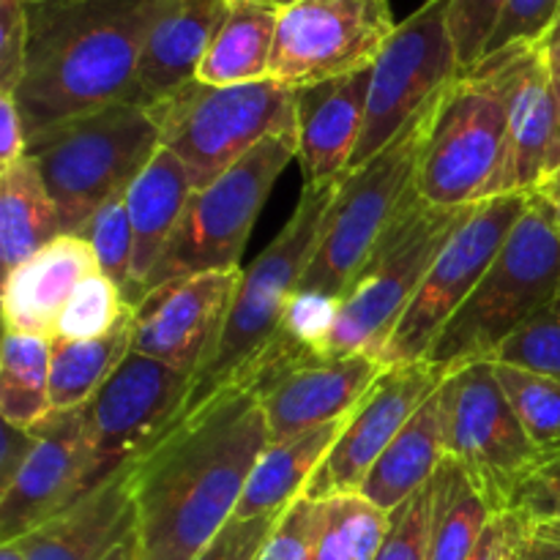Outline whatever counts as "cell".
<instances>
[{"label":"cell","mask_w":560,"mask_h":560,"mask_svg":"<svg viewBox=\"0 0 560 560\" xmlns=\"http://www.w3.org/2000/svg\"><path fill=\"white\" fill-rule=\"evenodd\" d=\"M299 156V135H277L252 148L241 162L189 197L184 217L153 268L148 293L178 279L238 268L241 252L273 184Z\"/></svg>","instance_id":"obj_9"},{"label":"cell","mask_w":560,"mask_h":560,"mask_svg":"<svg viewBox=\"0 0 560 560\" xmlns=\"http://www.w3.org/2000/svg\"><path fill=\"white\" fill-rule=\"evenodd\" d=\"M262 3H271V5H279V9H284V5L299 3V0H262Z\"/></svg>","instance_id":"obj_53"},{"label":"cell","mask_w":560,"mask_h":560,"mask_svg":"<svg viewBox=\"0 0 560 560\" xmlns=\"http://www.w3.org/2000/svg\"><path fill=\"white\" fill-rule=\"evenodd\" d=\"M525 541H528V517L517 509H506L492 517L468 560H525Z\"/></svg>","instance_id":"obj_44"},{"label":"cell","mask_w":560,"mask_h":560,"mask_svg":"<svg viewBox=\"0 0 560 560\" xmlns=\"http://www.w3.org/2000/svg\"><path fill=\"white\" fill-rule=\"evenodd\" d=\"M550 312H556V315H560V293H558V299H556V304H552V310Z\"/></svg>","instance_id":"obj_54"},{"label":"cell","mask_w":560,"mask_h":560,"mask_svg":"<svg viewBox=\"0 0 560 560\" xmlns=\"http://www.w3.org/2000/svg\"><path fill=\"white\" fill-rule=\"evenodd\" d=\"M170 0H27L25 71L14 98L33 135L135 98L137 66Z\"/></svg>","instance_id":"obj_2"},{"label":"cell","mask_w":560,"mask_h":560,"mask_svg":"<svg viewBox=\"0 0 560 560\" xmlns=\"http://www.w3.org/2000/svg\"><path fill=\"white\" fill-rule=\"evenodd\" d=\"M446 457V441H443V410L441 394H432L399 435L388 443L386 452L370 470L361 485L359 495L375 503L383 512H394L402 506L410 495L430 485L438 465Z\"/></svg>","instance_id":"obj_27"},{"label":"cell","mask_w":560,"mask_h":560,"mask_svg":"<svg viewBox=\"0 0 560 560\" xmlns=\"http://www.w3.org/2000/svg\"><path fill=\"white\" fill-rule=\"evenodd\" d=\"M82 238L91 244L98 262V271H102L109 282L118 284L120 293H124L131 273V252H135L126 191L109 197V200L93 213L88 228L82 230Z\"/></svg>","instance_id":"obj_36"},{"label":"cell","mask_w":560,"mask_h":560,"mask_svg":"<svg viewBox=\"0 0 560 560\" xmlns=\"http://www.w3.org/2000/svg\"><path fill=\"white\" fill-rule=\"evenodd\" d=\"M375 560H432V479L388 512V530Z\"/></svg>","instance_id":"obj_38"},{"label":"cell","mask_w":560,"mask_h":560,"mask_svg":"<svg viewBox=\"0 0 560 560\" xmlns=\"http://www.w3.org/2000/svg\"><path fill=\"white\" fill-rule=\"evenodd\" d=\"M558 189H560V167L556 170V173L550 175V178L545 180V184L539 186V191H541V195H552V191H558Z\"/></svg>","instance_id":"obj_51"},{"label":"cell","mask_w":560,"mask_h":560,"mask_svg":"<svg viewBox=\"0 0 560 560\" xmlns=\"http://www.w3.org/2000/svg\"><path fill=\"white\" fill-rule=\"evenodd\" d=\"M85 410H60L36 427V443L0 490V545L22 539L85 495Z\"/></svg>","instance_id":"obj_18"},{"label":"cell","mask_w":560,"mask_h":560,"mask_svg":"<svg viewBox=\"0 0 560 560\" xmlns=\"http://www.w3.org/2000/svg\"><path fill=\"white\" fill-rule=\"evenodd\" d=\"M495 375L520 424L547 463L560 457V381L506 364H495Z\"/></svg>","instance_id":"obj_34"},{"label":"cell","mask_w":560,"mask_h":560,"mask_svg":"<svg viewBox=\"0 0 560 560\" xmlns=\"http://www.w3.org/2000/svg\"><path fill=\"white\" fill-rule=\"evenodd\" d=\"M481 63L498 77L509 109L506 164L498 197L534 195L550 164L558 126L556 85L545 44H514Z\"/></svg>","instance_id":"obj_19"},{"label":"cell","mask_w":560,"mask_h":560,"mask_svg":"<svg viewBox=\"0 0 560 560\" xmlns=\"http://www.w3.org/2000/svg\"><path fill=\"white\" fill-rule=\"evenodd\" d=\"M268 446L260 375L244 372L180 416L131 468L137 560H195L235 517Z\"/></svg>","instance_id":"obj_1"},{"label":"cell","mask_w":560,"mask_h":560,"mask_svg":"<svg viewBox=\"0 0 560 560\" xmlns=\"http://www.w3.org/2000/svg\"><path fill=\"white\" fill-rule=\"evenodd\" d=\"M509 109L498 77L479 63L443 96L419 164L416 191L438 208H468L498 197L506 164Z\"/></svg>","instance_id":"obj_10"},{"label":"cell","mask_w":560,"mask_h":560,"mask_svg":"<svg viewBox=\"0 0 560 560\" xmlns=\"http://www.w3.org/2000/svg\"><path fill=\"white\" fill-rule=\"evenodd\" d=\"M27 0H0V93H16L27 52Z\"/></svg>","instance_id":"obj_43"},{"label":"cell","mask_w":560,"mask_h":560,"mask_svg":"<svg viewBox=\"0 0 560 560\" xmlns=\"http://www.w3.org/2000/svg\"><path fill=\"white\" fill-rule=\"evenodd\" d=\"M506 3L509 0H452L448 31H452L454 49H457L459 74L481 63Z\"/></svg>","instance_id":"obj_39"},{"label":"cell","mask_w":560,"mask_h":560,"mask_svg":"<svg viewBox=\"0 0 560 560\" xmlns=\"http://www.w3.org/2000/svg\"><path fill=\"white\" fill-rule=\"evenodd\" d=\"M0 560H27L25 545L20 539L9 541V545H0Z\"/></svg>","instance_id":"obj_50"},{"label":"cell","mask_w":560,"mask_h":560,"mask_svg":"<svg viewBox=\"0 0 560 560\" xmlns=\"http://www.w3.org/2000/svg\"><path fill=\"white\" fill-rule=\"evenodd\" d=\"M541 195V191H539ZM547 200L552 202V211H556V219H558V228H560V189L558 191H552V195H545Z\"/></svg>","instance_id":"obj_52"},{"label":"cell","mask_w":560,"mask_h":560,"mask_svg":"<svg viewBox=\"0 0 560 560\" xmlns=\"http://www.w3.org/2000/svg\"><path fill=\"white\" fill-rule=\"evenodd\" d=\"M446 457L457 459L495 512L514 506L525 481L547 463L520 424L492 361H474L443 377Z\"/></svg>","instance_id":"obj_11"},{"label":"cell","mask_w":560,"mask_h":560,"mask_svg":"<svg viewBox=\"0 0 560 560\" xmlns=\"http://www.w3.org/2000/svg\"><path fill=\"white\" fill-rule=\"evenodd\" d=\"M131 468L115 470L58 517L22 536L27 560H104L137 530Z\"/></svg>","instance_id":"obj_22"},{"label":"cell","mask_w":560,"mask_h":560,"mask_svg":"<svg viewBox=\"0 0 560 560\" xmlns=\"http://www.w3.org/2000/svg\"><path fill=\"white\" fill-rule=\"evenodd\" d=\"M63 235L60 213L31 156L0 170V260L3 271L42 252Z\"/></svg>","instance_id":"obj_29"},{"label":"cell","mask_w":560,"mask_h":560,"mask_svg":"<svg viewBox=\"0 0 560 560\" xmlns=\"http://www.w3.org/2000/svg\"><path fill=\"white\" fill-rule=\"evenodd\" d=\"M388 530V512L359 492L323 501L312 560H375Z\"/></svg>","instance_id":"obj_33"},{"label":"cell","mask_w":560,"mask_h":560,"mask_svg":"<svg viewBox=\"0 0 560 560\" xmlns=\"http://www.w3.org/2000/svg\"><path fill=\"white\" fill-rule=\"evenodd\" d=\"M372 69L295 91V135L304 184L342 178L361 142Z\"/></svg>","instance_id":"obj_21"},{"label":"cell","mask_w":560,"mask_h":560,"mask_svg":"<svg viewBox=\"0 0 560 560\" xmlns=\"http://www.w3.org/2000/svg\"><path fill=\"white\" fill-rule=\"evenodd\" d=\"M541 44H545L547 58H550L552 71H560V20L556 22V27H552V31L547 33V38Z\"/></svg>","instance_id":"obj_48"},{"label":"cell","mask_w":560,"mask_h":560,"mask_svg":"<svg viewBox=\"0 0 560 560\" xmlns=\"http://www.w3.org/2000/svg\"><path fill=\"white\" fill-rule=\"evenodd\" d=\"M191 195L195 186L189 170L164 145L153 153L145 170L126 189L135 252H131V273L124 288V301L131 310L140 306L148 295L153 268L162 260Z\"/></svg>","instance_id":"obj_25"},{"label":"cell","mask_w":560,"mask_h":560,"mask_svg":"<svg viewBox=\"0 0 560 560\" xmlns=\"http://www.w3.org/2000/svg\"><path fill=\"white\" fill-rule=\"evenodd\" d=\"M490 361L560 381V315L545 312V315L525 323L517 334H512L492 353Z\"/></svg>","instance_id":"obj_37"},{"label":"cell","mask_w":560,"mask_h":560,"mask_svg":"<svg viewBox=\"0 0 560 560\" xmlns=\"http://www.w3.org/2000/svg\"><path fill=\"white\" fill-rule=\"evenodd\" d=\"M131 306H126L124 293L115 282H109L102 271L88 277L71 293L69 304L60 312L55 337L60 339H98L113 331L126 317ZM52 337V339H55Z\"/></svg>","instance_id":"obj_35"},{"label":"cell","mask_w":560,"mask_h":560,"mask_svg":"<svg viewBox=\"0 0 560 560\" xmlns=\"http://www.w3.org/2000/svg\"><path fill=\"white\" fill-rule=\"evenodd\" d=\"M345 424H348V416L312 427V430L295 432L284 441L268 443L266 452L257 459L255 470H252L249 481H246L235 517L249 520L260 517V514L284 512L290 503L299 501L312 476L317 474L323 459L334 448L337 438L342 435Z\"/></svg>","instance_id":"obj_26"},{"label":"cell","mask_w":560,"mask_h":560,"mask_svg":"<svg viewBox=\"0 0 560 560\" xmlns=\"http://www.w3.org/2000/svg\"><path fill=\"white\" fill-rule=\"evenodd\" d=\"M151 113L162 145L186 164L200 191L262 140L295 131V91L271 77L241 85L191 80Z\"/></svg>","instance_id":"obj_8"},{"label":"cell","mask_w":560,"mask_h":560,"mask_svg":"<svg viewBox=\"0 0 560 560\" xmlns=\"http://www.w3.org/2000/svg\"><path fill=\"white\" fill-rule=\"evenodd\" d=\"M560 293V228L552 202L534 191L503 249L448 320L430 361L443 375L492 353L525 323L552 310Z\"/></svg>","instance_id":"obj_3"},{"label":"cell","mask_w":560,"mask_h":560,"mask_svg":"<svg viewBox=\"0 0 560 560\" xmlns=\"http://www.w3.org/2000/svg\"><path fill=\"white\" fill-rule=\"evenodd\" d=\"M244 271H211L153 290L131 315V350L195 377L222 337Z\"/></svg>","instance_id":"obj_17"},{"label":"cell","mask_w":560,"mask_h":560,"mask_svg":"<svg viewBox=\"0 0 560 560\" xmlns=\"http://www.w3.org/2000/svg\"><path fill=\"white\" fill-rule=\"evenodd\" d=\"M443 96L421 109L405 126L402 135L388 142L377 156H372L361 167L348 170L337 200L328 211L320 246L304 273L301 293L342 301L350 284L359 279L383 235L394 228L399 213L419 195L416 191L419 164L438 113H441Z\"/></svg>","instance_id":"obj_6"},{"label":"cell","mask_w":560,"mask_h":560,"mask_svg":"<svg viewBox=\"0 0 560 560\" xmlns=\"http://www.w3.org/2000/svg\"><path fill=\"white\" fill-rule=\"evenodd\" d=\"M320 520L323 501H312V498L301 495L299 501L284 509L282 520H279L260 560H312Z\"/></svg>","instance_id":"obj_41"},{"label":"cell","mask_w":560,"mask_h":560,"mask_svg":"<svg viewBox=\"0 0 560 560\" xmlns=\"http://www.w3.org/2000/svg\"><path fill=\"white\" fill-rule=\"evenodd\" d=\"M98 273L96 255L82 235H60L3 279L5 331L55 337L71 293Z\"/></svg>","instance_id":"obj_23"},{"label":"cell","mask_w":560,"mask_h":560,"mask_svg":"<svg viewBox=\"0 0 560 560\" xmlns=\"http://www.w3.org/2000/svg\"><path fill=\"white\" fill-rule=\"evenodd\" d=\"M530 195H503L479 202L432 262L413 304L397 323L381 353L383 366L427 361L432 345L492 266L528 208Z\"/></svg>","instance_id":"obj_14"},{"label":"cell","mask_w":560,"mask_h":560,"mask_svg":"<svg viewBox=\"0 0 560 560\" xmlns=\"http://www.w3.org/2000/svg\"><path fill=\"white\" fill-rule=\"evenodd\" d=\"M452 0H427L386 42L372 66L361 142L350 170L361 167L402 135L405 126L430 107L459 77L457 49L448 31Z\"/></svg>","instance_id":"obj_12"},{"label":"cell","mask_w":560,"mask_h":560,"mask_svg":"<svg viewBox=\"0 0 560 560\" xmlns=\"http://www.w3.org/2000/svg\"><path fill=\"white\" fill-rule=\"evenodd\" d=\"M191 381L156 359L131 350L85 405V492L140 459L173 430L189 399Z\"/></svg>","instance_id":"obj_13"},{"label":"cell","mask_w":560,"mask_h":560,"mask_svg":"<svg viewBox=\"0 0 560 560\" xmlns=\"http://www.w3.org/2000/svg\"><path fill=\"white\" fill-rule=\"evenodd\" d=\"M131 315L135 312L129 310L113 331L98 339H52V413L85 408L93 394L118 370L120 361L131 353Z\"/></svg>","instance_id":"obj_30"},{"label":"cell","mask_w":560,"mask_h":560,"mask_svg":"<svg viewBox=\"0 0 560 560\" xmlns=\"http://www.w3.org/2000/svg\"><path fill=\"white\" fill-rule=\"evenodd\" d=\"M282 514L273 512L249 520L233 517L195 560H260Z\"/></svg>","instance_id":"obj_42"},{"label":"cell","mask_w":560,"mask_h":560,"mask_svg":"<svg viewBox=\"0 0 560 560\" xmlns=\"http://www.w3.org/2000/svg\"><path fill=\"white\" fill-rule=\"evenodd\" d=\"M394 31L388 0H299L279 9L268 77L299 91L372 69Z\"/></svg>","instance_id":"obj_15"},{"label":"cell","mask_w":560,"mask_h":560,"mask_svg":"<svg viewBox=\"0 0 560 560\" xmlns=\"http://www.w3.org/2000/svg\"><path fill=\"white\" fill-rule=\"evenodd\" d=\"M49 370H52V339L5 331L3 355H0L3 424L36 430L52 416Z\"/></svg>","instance_id":"obj_32"},{"label":"cell","mask_w":560,"mask_h":560,"mask_svg":"<svg viewBox=\"0 0 560 560\" xmlns=\"http://www.w3.org/2000/svg\"><path fill=\"white\" fill-rule=\"evenodd\" d=\"M443 377L446 375L430 361L386 366L366 397L348 416L342 435L306 485L304 498L326 501L334 495L359 492L388 443L399 435L410 416L441 388Z\"/></svg>","instance_id":"obj_16"},{"label":"cell","mask_w":560,"mask_h":560,"mask_svg":"<svg viewBox=\"0 0 560 560\" xmlns=\"http://www.w3.org/2000/svg\"><path fill=\"white\" fill-rule=\"evenodd\" d=\"M36 443V430H20V427L3 424V448H0V490L9 485L22 468Z\"/></svg>","instance_id":"obj_46"},{"label":"cell","mask_w":560,"mask_h":560,"mask_svg":"<svg viewBox=\"0 0 560 560\" xmlns=\"http://www.w3.org/2000/svg\"><path fill=\"white\" fill-rule=\"evenodd\" d=\"M104 560H137V541H135V536H131V539H126L124 545L115 547V550L109 552V556L104 558Z\"/></svg>","instance_id":"obj_49"},{"label":"cell","mask_w":560,"mask_h":560,"mask_svg":"<svg viewBox=\"0 0 560 560\" xmlns=\"http://www.w3.org/2000/svg\"><path fill=\"white\" fill-rule=\"evenodd\" d=\"M558 20H560V16H558ZM552 27H556V25H552Z\"/></svg>","instance_id":"obj_55"},{"label":"cell","mask_w":560,"mask_h":560,"mask_svg":"<svg viewBox=\"0 0 560 560\" xmlns=\"http://www.w3.org/2000/svg\"><path fill=\"white\" fill-rule=\"evenodd\" d=\"M474 208H438L416 195L339 301L326 355L370 353L381 361L388 337L413 304L432 262Z\"/></svg>","instance_id":"obj_7"},{"label":"cell","mask_w":560,"mask_h":560,"mask_svg":"<svg viewBox=\"0 0 560 560\" xmlns=\"http://www.w3.org/2000/svg\"><path fill=\"white\" fill-rule=\"evenodd\" d=\"M279 5L262 0H228V14L197 69L206 85H241L268 80Z\"/></svg>","instance_id":"obj_28"},{"label":"cell","mask_w":560,"mask_h":560,"mask_svg":"<svg viewBox=\"0 0 560 560\" xmlns=\"http://www.w3.org/2000/svg\"><path fill=\"white\" fill-rule=\"evenodd\" d=\"M383 370L375 355L350 353L306 355L273 377L257 372L268 443L350 416Z\"/></svg>","instance_id":"obj_20"},{"label":"cell","mask_w":560,"mask_h":560,"mask_svg":"<svg viewBox=\"0 0 560 560\" xmlns=\"http://www.w3.org/2000/svg\"><path fill=\"white\" fill-rule=\"evenodd\" d=\"M159 148L162 131L151 109L118 102L33 135L27 156L42 170L63 235H82L93 213L129 189Z\"/></svg>","instance_id":"obj_5"},{"label":"cell","mask_w":560,"mask_h":560,"mask_svg":"<svg viewBox=\"0 0 560 560\" xmlns=\"http://www.w3.org/2000/svg\"><path fill=\"white\" fill-rule=\"evenodd\" d=\"M560 16V0H509L501 22L487 44V55H495L514 44H541ZM481 58V60H485Z\"/></svg>","instance_id":"obj_40"},{"label":"cell","mask_w":560,"mask_h":560,"mask_svg":"<svg viewBox=\"0 0 560 560\" xmlns=\"http://www.w3.org/2000/svg\"><path fill=\"white\" fill-rule=\"evenodd\" d=\"M224 14L228 0H170L142 44L131 104L151 109L197 80Z\"/></svg>","instance_id":"obj_24"},{"label":"cell","mask_w":560,"mask_h":560,"mask_svg":"<svg viewBox=\"0 0 560 560\" xmlns=\"http://www.w3.org/2000/svg\"><path fill=\"white\" fill-rule=\"evenodd\" d=\"M27 153V131L14 93H0V170Z\"/></svg>","instance_id":"obj_45"},{"label":"cell","mask_w":560,"mask_h":560,"mask_svg":"<svg viewBox=\"0 0 560 560\" xmlns=\"http://www.w3.org/2000/svg\"><path fill=\"white\" fill-rule=\"evenodd\" d=\"M552 69V66H550ZM552 85H556V104H558V126H556V140H552V151H550V164H547V175L545 180L550 178L552 173L560 167V71H552ZM541 180V184H545Z\"/></svg>","instance_id":"obj_47"},{"label":"cell","mask_w":560,"mask_h":560,"mask_svg":"<svg viewBox=\"0 0 560 560\" xmlns=\"http://www.w3.org/2000/svg\"><path fill=\"white\" fill-rule=\"evenodd\" d=\"M495 514L463 465L443 457L432 476V560H468Z\"/></svg>","instance_id":"obj_31"},{"label":"cell","mask_w":560,"mask_h":560,"mask_svg":"<svg viewBox=\"0 0 560 560\" xmlns=\"http://www.w3.org/2000/svg\"><path fill=\"white\" fill-rule=\"evenodd\" d=\"M345 175L323 180V184H304L299 206L290 213L288 224L246 268L217 350L191 381L189 399L180 416L197 410L213 394L238 381L249 370L252 361L277 337L290 301L301 290L306 268L320 246L328 211L337 200Z\"/></svg>","instance_id":"obj_4"}]
</instances>
